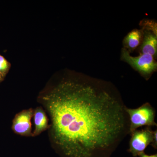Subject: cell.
<instances>
[{"mask_svg":"<svg viewBox=\"0 0 157 157\" xmlns=\"http://www.w3.org/2000/svg\"><path fill=\"white\" fill-rule=\"evenodd\" d=\"M41 101L50 117L51 140L65 157H93L129 132L126 107L94 83L64 82Z\"/></svg>","mask_w":157,"mask_h":157,"instance_id":"6da1fadb","label":"cell"},{"mask_svg":"<svg viewBox=\"0 0 157 157\" xmlns=\"http://www.w3.org/2000/svg\"><path fill=\"white\" fill-rule=\"evenodd\" d=\"M125 109L130 120L129 133L130 134L140 127L157 126L155 122V111L149 103H145L136 109L126 107Z\"/></svg>","mask_w":157,"mask_h":157,"instance_id":"7a4b0ae2","label":"cell"},{"mask_svg":"<svg viewBox=\"0 0 157 157\" xmlns=\"http://www.w3.org/2000/svg\"><path fill=\"white\" fill-rule=\"evenodd\" d=\"M121 59L144 76H150L157 70V62L150 55L140 54L139 56H133L124 48L121 50Z\"/></svg>","mask_w":157,"mask_h":157,"instance_id":"3957f363","label":"cell"},{"mask_svg":"<svg viewBox=\"0 0 157 157\" xmlns=\"http://www.w3.org/2000/svg\"><path fill=\"white\" fill-rule=\"evenodd\" d=\"M131 135L128 151L134 157L144 152L146 147L153 142L154 132L149 127L136 130Z\"/></svg>","mask_w":157,"mask_h":157,"instance_id":"277c9868","label":"cell"},{"mask_svg":"<svg viewBox=\"0 0 157 157\" xmlns=\"http://www.w3.org/2000/svg\"><path fill=\"white\" fill-rule=\"evenodd\" d=\"M34 109H25L15 115L12 123V129L15 134L24 136H33L32 118Z\"/></svg>","mask_w":157,"mask_h":157,"instance_id":"5b68a950","label":"cell"},{"mask_svg":"<svg viewBox=\"0 0 157 157\" xmlns=\"http://www.w3.org/2000/svg\"><path fill=\"white\" fill-rule=\"evenodd\" d=\"M34 130L33 132V136L40 135L42 132L49 128L48 118L46 113L42 107H38L34 110Z\"/></svg>","mask_w":157,"mask_h":157,"instance_id":"8992f818","label":"cell"},{"mask_svg":"<svg viewBox=\"0 0 157 157\" xmlns=\"http://www.w3.org/2000/svg\"><path fill=\"white\" fill-rule=\"evenodd\" d=\"M140 54L150 55L154 57L157 55V35L150 32L145 34L140 46Z\"/></svg>","mask_w":157,"mask_h":157,"instance_id":"52a82bcc","label":"cell"},{"mask_svg":"<svg viewBox=\"0 0 157 157\" xmlns=\"http://www.w3.org/2000/svg\"><path fill=\"white\" fill-rule=\"evenodd\" d=\"M142 31L140 30L135 29L130 32L124 39V48H126L128 51H133L140 45L143 36Z\"/></svg>","mask_w":157,"mask_h":157,"instance_id":"ba28073f","label":"cell"},{"mask_svg":"<svg viewBox=\"0 0 157 157\" xmlns=\"http://www.w3.org/2000/svg\"><path fill=\"white\" fill-rule=\"evenodd\" d=\"M8 63L5 59L0 56V71H4L7 69Z\"/></svg>","mask_w":157,"mask_h":157,"instance_id":"9c48e42d","label":"cell"},{"mask_svg":"<svg viewBox=\"0 0 157 157\" xmlns=\"http://www.w3.org/2000/svg\"><path fill=\"white\" fill-rule=\"evenodd\" d=\"M157 130H156L154 132V140L153 142L151 144V146L155 149L157 148Z\"/></svg>","mask_w":157,"mask_h":157,"instance_id":"30bf717a","label":"cell"},{"mask_svg":"<svg viewBox=\"0 0 157 157\" xmlns=\"http://www.w3.org/2000/svg\"><path fill=\"white\" fill-rule=\"evenodd\" d=\"M138 156L140 157H157V154H156L149 155H147L144 153V152H143L140 154Z\"/></svg>","mask_w":157,"mask_h":157,"instance_id":"8fae6325","label":"cell"}]
</instances>
